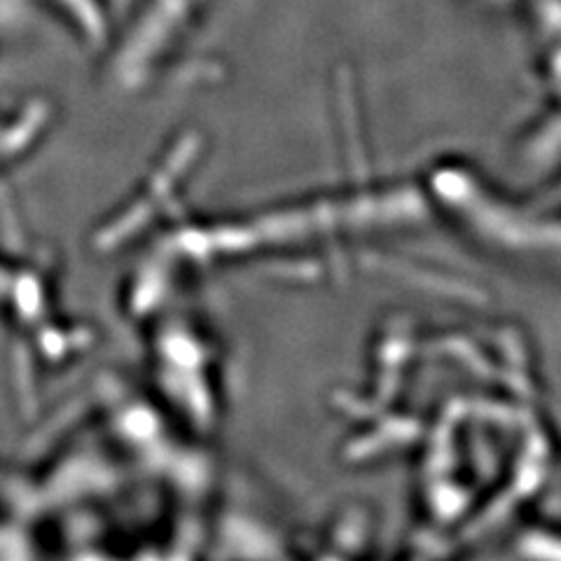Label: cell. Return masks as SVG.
I'll return each mask as SVG.
<instances>
[{"mask_svg":"<svg viewBox=\"0 0 561 561\" xmlns=\"http://www.w3.org/2000/svg\"><path fill=\"white\" fill-rule=\"evenodd\" d=\"M28 131L20 122H10V125H0V167L8 164L14 157H20L28 144Z\"/></svg>","mask_w":561,"mask_h":561,"instance_id":"6da1fadb","label":"cell"}]
</instances>
